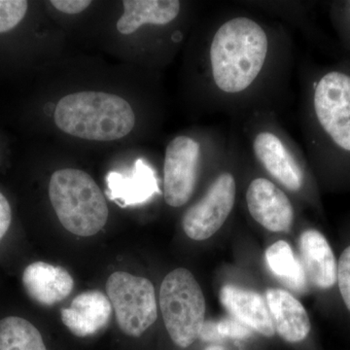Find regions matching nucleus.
I'll return each instance as SVG.
<instances>
[{"label": "nucleus", "instance_id": "22", "mask_svg": "<svg viewBox=\"0 0 350 350\" xmlns=\"http://www.w3.org/2000/svg\"><path fill=\"white\" fill-rule=\"evenodd\" d=\"M218 331L222 338H246L250 337V327L236 319H224L217 322Z\"/></svg>", "mask_w": 350, "mask_h": 350}, {"label": "nucleus", "instance_id": "19", "mask_svg": "<svg viewBox=\"0 0 350 350\" xmlns=\"http://www.w3.org/2000/svg\"><path fill=\"white\" fill-rule=\"evenodd\" d=\"M0 350H47L40 332L19 317L0 320Z\"/></svg>", "mask_w": 350, "mask_h": 350}, {"label": "nucleus", "instance_id": "5", "mask_svg": "<svg viewBox=\"0 0 350 350\" xmlns=\"http://www.w3.org/2000/svg\"><path fill=\"white\" fill-rule=\"evenodd\" d=\"M160 308L170 338L182 349L200 337L206 317V300L199 283L188 269L179 268L163 278Z\"/></svg>", "mask_w": 350, "mask_h": 350}, {"label": "nucleus", "instance_id": "13", "mask_svg": "<svg viewBox=\"0 0 350 350\" xmlns=\"http://www.w3.org/2000/svg\"><path fill=\"white\" fill-rule=\"evenodd\" d=\"M107 181L108 197L122 207L145 204L160 193L155 170L142 159H138L128 174L109 172Z\"/></svg>", "mask_w": 350, "mask_h": 350}, {"label": "nucleus", "instance_id": "4", "mask_svg": "<svg viewBox=\"0 0 350 350\" xmlns=\"http://www.w3.org/2000/svg\"><path fill=\"white\" fill-rule=\"evenodd\" d=\"M250 153L260 167L278 184L298 193L306 172L298 146L273 119L271 111L253 112L245 125Z\"/></svg>", "mask_w": 350, "mask_h": 350}, {"label": "nucleus", "instance_id": "1", "mask_svg": "<svg viewBox=\"0 0 350 350\" xmlns=\"http://www.w3.org/2000/svg\"><path fill=\"white\" fill-rule=\"evenodd\" d=\"M288 52L286 38L264 21L241 13L218 19L206 51L217 108L259 111L287 70Z\"/></svg>", "mask_w": 350, "mask_h": 350}, {"label": "nucleus", "instance_id": "11", "mask_svg": "<svg viewBox=\"0 0 350 350\" xmlns=\"http://www.w3.org/2000/svg\"><path fill=\"white\" fill-rule=\"evenodd\" d=\"M112 308L107 295L92 290L76 296L70 306L62 312V320L73 335L89 337L107 326Z\"/></svg>", "mask_w": 350, "mask_h": 350}, {"label": "nucleus", "instance_id": "6", "mask_svg": "<svg viewBox=\"0 0 350 350\" xmlns=\"http://www.w3.org/2000/svg\"><path fill=\"white\" fill-rule=\"evenodd\" d=\"M107 293L121 331L130 337H140L158 317L155 288L150 280L125 271H115L108 278Z\"/></svg>", "mask_w": 350, "mask_h": 350}, {"label": "nucleus", "instance_id": "23", "mask_svg": "<svg viewBox=\"0 0 350 350\" xmlns=\"http://www.w3.org/2000/svg\"><path fill=\"white\" fill-rule=\"evenodd\" d=\"M51 4L61 12L66 14H79L91 5L90 0H52Z\"/></svg>", "mask_w": 350, "mask_h": 350}, {"label": "nucleus", "instance_id": "7", "mask_svg": "<svg viewBox=\"0 0 350 350\" xmlns=\"http://www.w3.org/2000/svg\"><path fill=\"white\" fill-rule=\"evenodd\" d=\"M310 113L332 144L350 153V75L334 70L321 76L313 85Z\"/></svg>", "mask_w": 350, "mask_h": 350}, {"label": "nucleus", "instance_id": "12", "mask_svg": "<svg viewBox=\"0 0 350 350\" xmlns=\"http://www.w3.org/2000/svg\"><path fill=\"white\" fill-rule=\"evenodd\" d=\"M22 280L32 300L43 306H54L64 301L75 287V280L66 269L45 262L29 265Z\"/></svg>", "mask_w": 350, "mask_h": 350}, {"label": "nucleus", "instance_id": "9", "mask_svg": "<svg viewBox=\"0 0 350 350\" xmlns=\"http://www.w3.org/2000/svg\"><path fill=\"white\" fill-rule=\"evenodd\" d=\"M236 196L234 174L228 170L219 174L204 197L184 214L182 227L188 238L202 241L215 234L234 209Z\"/></svg>", "mask_w": 350, "mask_h": 350}, {"label": "nucleus", "instance_id": "17", "mask_svg": "<svg viewBox=\"0 0 350 350\" xmlns=\"http://www.w3.org/2000/svg\"><path fill=\"white\" fill-rule=\"evenodd\" d=\"M124 13L117 23L120 33L130 36L144 25L163 27L178 18L181 3L178 0H126Z\"/></svg>", "mask_w": 350, "mask_h": 350}, {"label": "nucleus", "instance_id": "8", "mask_svg": "<svg viewBox=\"0 0 350 350\" xmlns=\"http://www.w3.org/2000/svg\"><path fill=\"white\" fill-rule=\"evenodd\" d=\"M204 147L189 135H178L167 144L163 161V198L172 207L187 204L197 186Z\"/></svg>", "mask_w": 350, "mask_h": 350}, {"label": "nucleus", "instance_id": "26", "mask_svg": "<svg viewBox=\"0 0 350 350\" xmlns=\"http://www.w3.org/2000/svg\"><path fill=\"white\" fill-rule=\"evenodd\" d=\"M206 350H225L223 347H217V345H213V347H207Z\"/></svg>", "mask_w": 350, "mask_h": 350}, {"label": "nucleus", "instance_id": "2", "mask_svg": "<svg viewBox=\"0 0 350 350\" xmlns=\"http://www.w3.org/2000/svg\"><path fill=\"white\" fill-rule=\"evenodd\" d=\"M54 121L59 130L72 137L113 142L133 131L135 115L130 103L116 94L79 92L59 101Z\"/></svg>", "mask_w": 350, "mask_h": 350}, {"label": "nucleus", "instance_id": "15", "mask_svg": "<svg viewBox=\"0 0 350 350\" xmlns=\"http://www.w3.org/2000/svg\"><path fill=\"white\" fill-rule=\"evenodd\" d=\"M266 301L275 332L290 344L305 340L312 329L310 317L301 301L285 291L271 288L267 290Z\"/></svg>", "mask_w": 350, "mask_h": 350}, {"label": "nucleus", "instance_id": "18", "mask_svg": "<svg viewBox=\"0 0 350 350\" xmlns=\"http://www.w3.org/2000/svg\"><path fill=\"white\" fill-rule=\"evenodd\" d=\"M267 265L271 273L294 291L303 292L306 287V276L303 265L295 257L290 244L278 241L271 244L265 253Z\"/></svg>", "mask_w": 350, "mask_h": 350}, {"label": "nucleus", "instance_id": "21", "mask_svg": "<svg viewBox=\"0 0 350 350\" xmlns=\"http://www.w3.org/2000/svg\"><path fill=\"white\" fill-rule=\"evenodd\" d=\"M337 282L342 301L350 312V245L342 251L338 259Z\"/></svg>", "mask_w": 350, "mask_h": 350}, {"label": "nucleus", "instance_id": "25", "mask_svg": "<svg viewBox=\"0 0 350 350\" xmlns=\"http://www.w3.org/2000/svg\"><path fill=\"white\" fill-rule=\"evenodd\" d=\"M199 338L204 342H217L222 340L223 338L219 334L217 322L204 321Z\"/></svg>", "mask_w": 350, "mask_h": 350}, {"label": "nucleus", "instance_id": "3", "mask_svg": "<svg viewBox=\"0 0 350 350\" xmlns=\"http://www.w3.org/2000/svg\"><path fill=\"white\" fill-rule=\"evenodd\" d=\"M49 197L59 222L71 234L93 237L108 220L105 196L91 175L83 170L64 169L51 176Z\"/></svg>", "mask_w": 350, "mask_h": 350}, {"label": "nucleus", "instance_id": "14", "mask_svg": "<svg viewBox=\"0 0 350 350\" xmlns=\"http://www.w3.org/2000/svg\"><path fill=\"white\" fill-rule=\"evenodd\" d=\"M300 252L306 278L315 287L327 290L337 283L338 262L321 232L314 229L301 232Z\"/></svg>", "mask_w": 350, "mask_h": 350}, {"label": "nucleus", "instance_id": "24", "mask_svg": "<svg viewBox=\"0 0 350 350\" xmlns=\"http://www.w3.org/2000/svg\"><path fill=\"white\" fill-rule=\"evenodd\" d=\"M12 222V211L10 204L0 192V241L3 239Z\"/></svg>", "mask_w": 350, "mask_h": 350}, {"label": "nucleus", "instance_id": "16", "mask_svg": "<svg viewBox=\"0 0 350 350\" xmlns=\"http://www.w3.org/2000/svg\"><path fill=\"white\" fill-rule=\"evenodd\" d=\"M220 300L228 312L244 325L265 337L275 336V328L269 306L257 292L225 285L220 291Z\"/></svg>", "mask_w": 350, "mask_h": 350}, {"label": "nucleus", "instance_id": "20", "mask_svg": "<svg viewBox=\"0 0 350 350\" xmlns=\"http://www.w3.org/2000/svg\"><path fill=\"white\" fill-rule=\"evenodd\" d=\"M29 3L25 0H0V33L13 29L27 14Z\"/></svg>", "mask_w": 350, "mask_h": 350}, {"label": "nucleus", "instance_id": "10", "mask_svg": "<svg viewBox=\"0 0 350 350\" xmlns=\"http://www.w3.org/2000/svg\"><path fill=\"white\" fill-rule=\"evenodd\" d=\"M246 206L251 217L268 231L286 232L294 223L295 209L291 200L267 177H256L248 184Z\"/></svg>", "mask_w": 350, "mask_h": 350}]
</instances>
